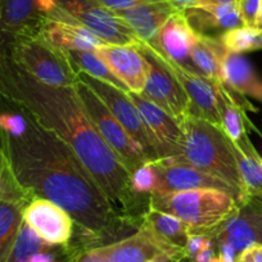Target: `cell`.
Masks as SVG:
<instances>
[{
	"mask_svg": "<svg viewBox=\"0 0 262 262\" xmlns=\"http://www.w3.org/2000/svg\"><path fill=\"white\" fill-rule=\"evenodd\" d=\"M18 137L9 161L17 183L27 195L44 198L71 215L85 230L99 234L117 220V210L88 172L74 150L35 120Z\"/></svg>",
	"mask_w": 262,
	"mask_h": 262,
	"instance_id": "6da1fadb",
	"label": "cell"
},
{
	"mask_svg": "<svg viewBox=\"0 0 262 262\" xmlns=\"http://www.w3.org/2000/svg\"><path fill=\"white\" fill-rule=\"evenodd\" d=\"M17 90L32 120L74 150L117 212L127 210L134 200L131 172L93 125L75 85L42 84L19 69Z\"/></svg>",
	"mask_w": 262,
	"mask_h": 262,
	"instance_id": "7a4b0ae2",
	"label": "cell"
},
{
	"mask_svg": "<svg viewBox=\"0 0 262 262\" xmlns=\"http://www.w3.org/2000/svg\"><path fill=\"white\" fill-rule=\"evenodd\" d=\"M180 127L183 144L180 155L175 157L233 186L241 196V206H246L249 200L239 175L233 145L224 131L194 115L184 118Z\"/></svg>",
	"mask_w": 262,
	"mask_h": 262,
	"instance_id": "3957f363",
	"label": "cell"
},
{
	"mask_svg": "<svg viewBox=\"0 0 262 262\" xmlns=\"http://www.w3.org/2000/svg\"><path fill=\"white\" fill-rule=\"evenodd\" d=\"M149 208L179 217L191 234L217 229L241 211L233 195L216 189L152 194Z\"/></svg>",
	"mask_w": 262,
	"mask_h": 262,
	"instance_id": "277c9868",
	"label": "cell"
},
{
	"mask_svg": "<svg viewBox=\"0 0 262 262\" xmlns=\"http://www.w3.org/2000/svg\"><path fill=\"white\" fill-rule=\"evenodd\" d=\"M14 58L19 69L42 84L53 86L76 84L77 72L64 50L50 44L40 32L19 36L14 48Z\"/></svg>",
	"mask_w": 262,
	"mask_h": 262,
	"instance_id": "5b68a950",
	"label": "cell"
},
{
	"mask_svg": "<svg viewBox=\"0 0 262 262\" xmlns=\"http://www.w3.org/2000/svg\"><path fill=\"white\" fill-rule=\"evenodd\" d=\"M75 88L93 125L128 171L133 173L143 163L149 162L142 147L127 134L97 93L80 77H77Z\"/></svg>",
	"mask_w": 262,
	"mask_h": 262,
	"instance_id": "8992f818",
	"label": "cell"
},
{
	"mask_svg": "<svg viewBox=\"0 0 262 262\" xmlns=\"http://www.w3.org/2000/svg\"><path fill=\"white\" fill-rule=\"evenodd\" d=\"M138 49L148 60V75L144 89L140 94L165 111L180 125L191 115V105L180 82L157 59L149 45L140 40Z\"/></svg>",
	"mask_w": 262,
	"mask_h": 262,
	"instance_id": "52a82bcc",
	"label": "cell"
},
{
	"mask_svg": "<svg viewBox=\"0 0 262 262\" xmlns=\"http://www.w3.org/2000/svg\"><path fill=\"white\" fill-rule=\"evenodd\" d=\"M58 7L75 21L94 32L111 45H134L140 40L115 12L94 3L93 0H57Z\"/></svg>",
	"mask_w": 262,
	"mask_h": 262,
	"instance_id": "ba28073f",
	"label": "cell"
},
{
	"mask_svg": "<svg viewBox=\"0 0 262 262\" xmlns=\"http://www.w3.org/2000/svg\"><path fill=\"white\" fill-rule=\"evenodd\" d=\"M77 77H80L82 81L86 82L97 93L98 97L104 102L108 110L112 112V115L117 118L118 122L127 131V134L142 147L148 160H160L157 153H156L155 147H153L149 131H148L147 126L143 122L139 111L135 107L134 103L131 102L128 95L122 90L113 86V85L94 79V77L89 76L85 72L77 71Z\"/></svg>",
	"mask_w": 262,
	"mask_h": 262,
	"instance_id": "9c48e42d",
	"label": "cell"
},
{
	"mask_svg": "<svg viewBox=\"0 0 262 262\" xmlns=\"http://www.w3.org/2000/svg\"><path fill=\"white\" fill-rule=\"evenodd\" d=\"M149 48L155 53L157 59L180 82L184 92L186 93L190 100L191 115L203 118L223 130L220 111H219V82L212 81L203 75L173 62L172 59L158 52L152 45H149Z\"/></svg>",
	"mask_w": 262,
	"mask_h": 262,
	"instance_id": "30bf717a",
	"label": "cell"
},
{
	"mask_svg": "<svg viewBox=\"0 0 262 262\" xmlns=\"http://www.w3.org/2000/svg\"><path fill=\"white\" fill-rule=\"evenodd\" d=\"M153 166L157 171L158 184L155 193L152 194H167L196 189H216L233 195L241 206V196L233 186L210 173L180 162L175 156L153 161Z\"/></svg>",
	"mask_w": 262,
	"mask_h": 262,
	"instance_id": "8fae6325",
	"label": "cell"
},
{
	"mask_svg": "<svg viewBox=\"0 0 262 262\" xmlns=\"http://www.w3.org/2000/svg\"><path fill=\"white\" fill-rule=\"evenodd\" d=\"M139 111L143 122L149 131L150 139L158 158L179 156L183 144L180 125L158 105L138 93H126Z\"/></svg>",
	"mask_w": 262,
	"mask_h": 262,
	"instance_id": "7c38bea8",
	"label": "cell"
},
{
	"mask_svg": "<svg viewBox=\"0 0 262 262\" xmlns=\"http://www.w3.org/2000/svg\"><path fill=\"white\" fill-rule=\"evenodd\" d=\"M22 219L50 246H66L74 229V219L67 211L44 198H34L22 212Z\"/></svg>",
	"mask_w": 262,
	"mask_h": 262,
	"instance_id": "4fadbf2b",
	"label": "cell"
},
{
	"mask_svg": "<svg viewBox=\"0 0 262 262\" xmlns=\"http://www.w3.org/2000/svg\"><path fill=\"white\" fill-rule=\"evenodd\" d=\"M39 32L50 44L62 50L95 52L98 48L107 45V42L75 21L59 7L45 17Z\"/></svg>",
	"mask_w": 262,
	"mask_h": 262,
	"instance_id": "5bb4252c",
	"label": "cell"
},
{
	"mask_svg": "<svg viewBox=\"0 0 262 262\" xmlns=\"http://www.w3.org/2000/svg\"><path fill=\"white\" fill-rule=\"evenodd\" d=\"M94 53L131 93L140 94L143 92L147 81L148 60L138 47L107 44L98 48Z\"/></svg>",
	"mask_w": 262,
	"mask_h": 262,
	"instance_id": "9a60e30c",
	"label": "cell"
},
{
	"mask_svg": "<svg viewBox=\"0 0 262 262\" xmlns=\"http://www.w3.org/2000/svg\"><path fill=\"white\" fill-rule=\"evenodd\" d=\"M176 9L163 0H145L121 11H112L145 44H153L157 35Z\"/></svg>",
	"mask_w": 262,
	"mask_h": 262,
	"instance_id": "2e32d148",
	"label": "cell"
},
{
	"mask_svg": "<svg viewBox=\"0 0 262 262\" xmlns=\"http://www.w3.org/2000/svg\"><path fill=\"white\" fill-rule=\"evenodd\" d=\"M195 37L196 32L189 25L184 11H176L160 30L156 41L149 45L173 62L196 72L190 60V49Z\"/></svg>",
	"mask_w": 262,
	"mask_h": 262,
	"instance_id": "e0dca14e",
	"label": "cell"
},
{
	"mask_svg": "<svg viewBox=\"0 0 262 262\" xmlns=\"http://www.w3.org/2000/svg\"><path fill=\"white\" fill-rule=\"evenodd\" d=\"M142 228L149 233L162 252L168 254L170 259L178 261L181 257H185L186 241L191 233L180 219L149 208L144 216Z\"/></svg>",
	"mask_w": 262,
	"mask_h": 262,
	"instance_id": "ac0fdd59",
	"label": "cell"
},
{
	"mask_svg": "<svg viewBox=\"0 0 262 262\" xmlns=\"http://www.w3.org/2000/svg\"><path fill=\"white\" fill-rule=\"evenodd\" d=\"M184 14L191 29L206 36H212L213 31H219L221 36L228 30L244 26L238 4H215L201 0L184 9Z\"/></svg>",
	"mask_w": 262,
	"mask_h": 262,
	"instance_id": "d6986e66",
	"label": "cell"
},
{
	"mask_svg": "<svg viewBox=\"0 0 262 262\" xmlns=\"http://www.w3.org/2000/svg\"><path fill=\"white\" fill-rule=\"evenodd\" d=\"M221 82L241 95L262 102V80L252 63L241 53L224 49L220 57Z\"/></svg>",
	"mask_w": 262,
	"mask_h": 262,
	"instance_id": "ffe728a7",
	"label": "cell"
},
{
	"mask_svg": "<svg viewBox=\"0 0 262 262\" xmlns=\"http://www.w3.org/2000/svg\"><path fill=\"white\" fill-rule=\"evenodd\" d=\"M44 19L36 0H0V31L17 37L35 34Z\"/></svg>",
	"mask_w": 262,
	"mask_h": 262,
	"instance_id": "44dd1931",
	"label": "cell"
},
{
	"mask_svg": "<svg viewBox=\"0 0 262 262\" xmlns=\"http://www.w3.org/2000/svg\"><path fill=\"white\" fill-rule=\"evenodd\" d=\"M216 239L230 244L238 254L253 244H262V213L239 211L219 226Z\"/></svg>",
	"mask_w": 262,
	"mask_h": 262,
	"instance_id": "7402d4cb",
	"label": "cell"
},
{
	"mask_svg": "<svg viewBox=\"0 0 262 262\" xmlns=\"http://www.w3.org/2000/svg\"><path fill=\"white\" fill-rule=\"evenodd\" d=\"M248 107L254 108L252 105ZM219 111H220L224 134L229 138V140L239 145L242 149L253 148L251 140L247 137L246 125H244L248 122V118L244 113L246 111L244 104L239 102V98L234 95L233 90L229 89L223 82H219Z\"/></svg>",
	"mask_w": 262,
	"mask_h": 262,
	"instance_id": "603a6c76",
	"label": "cell"
},
{
	"mask_svg": "<svg viewBox=\"0 0 262 262\" xmlns=\"http://www.w3.org/2000/svg\"><path fill=\"white\" fill-rule=\"evenodd\" d=\"M162 252L144 228L134 235L116 243L108 244L104 262H148Z\"/></svg>",
	"mask_w": 262,
	"mask_h": 262,
	"instance_id": "cb8c5ba5",
	"label": "cell"
},
{
	"mask_svg": "<svg viewBox=\"0 0 262 262\" xmlns=\"http://www.w3.org/2000/svg\"><path fill=\"white\" fill-rule=\"evenodd\" d=\"M224 52L219 37L196 34L190 49V60L194 70L207 79L221 82L220 57Z\"/></svg>",
	"mask_w": 262,
	"mask_h": 262,
	"instance_id": "d4e9b609",
	"label": "cell"
},
{
	"mask_svg": "<svg viewBox=\"0 0 262 262\" xmlns=\"http://www.w3.org/2000/svg\"><path fill=\"white\" fill-rule=\"evenodd\" d=\"M231 145L248 200L251 201L253 196H262V157L256 152L254 147L251 149H242L234 143H231Z\"/></svg>",
	"mask_w": 262,
	"mask_h": 262,
	"instance_id": "484cf974",
	"label": "cell"
},
{
	"mask_svg": "<svg viewBox=\"0 0 262 262\" xmlns=\"http://www.w3.org/2000/svg\"><path fill=\"white\" fill-rule=\"evenodd\" d=\"M64 52L76 72H85L89 76L108 82L122 92H130L127 86L111 72L108 66L94 52H84V50H64Z\"/></svg>",
	"mask_w": 262,
	"mask_h": 262,
	"instance_id": "4316f807",
	"label": "cell"
},
{
	"mask_svg": "<svg viewBox=\"0 0 262 262\" xmlns=\"http://www.w3.org/2000/svg\"><path fill=\"white\" fill-rule=\"evenodd\" d=\"M24 203L0 200V262H6L24 221Z\"/></svg>",
	"mask_w": 262,
	"mask_h": 262,
	"instance_id": "83f0119b",
	"label": "cell"
},
{
	"mask_svg": "<svg viewBox=\"0 0 262 262\" xmlns=\"http://www.w3.org/2000/svg\"><path fill=\"white\" fill-rule=\"evenodd\" d=\"M50 247L47 242L42 241L31 226L27 225L25 221H22L21 228L17 234L14 243L9 251L8 257L6 262H29L34 254L39 252L47 251Z\"/></svg>",
	"mask_w": 262,
	"mask_h": 262,
	"instance_id": "f1b7e54d",
	"label": "cell"
},
{
	"mask_svg": "<svg viewBox=\"0 0 262 262\" xmlns=\"http://www.w3.org/2000/svg\"><path fill=\"white\" fill-rule=\"evenodd\" d=\"M221 45L224 49L234 53H247L262 49V35L258 27L242 26L228 30L221 34Z\"/></svg>",
	"mask_w": 262,
	"mask_h": 262,
	"instance_id": "f546056e",
	"label": "cell"
},
{
	"mask_svg": "<svg viewBox=\"0 0 262 262\" xmlns=\"http://www.w3.org/2000/svg\"><path fill=\"white\" fill-rule=\"evenodd\" d=\"M26 198L27 194L13 176L8 158L0 152V200L24 203Z\"/></svg>",
	"mask_w": 262,
	"mask_h": 262,
	"instance_id": "4dcf8cb0",
	"label": "cell"
},
{
	"mask_svg": "<svg viewBox=\"0 0 262 262\" xmlns=\"http://www.w3.org/2000/svg\"><path fill=\"white\" fill-rule=\"evenodd\" d=\"M157 184L158 176L153 161L143 163L131 173V190L134 194L155 193Z\"/></svg>",
	"mask_w": 262,
	"mask_h": 262,
	"instance_id": "1f68e13d",
	"label": "cell"
},
{
	"mask_svg": "<svg viewBox=\"0 0 262 262\" xmlns=\"http://www.w3.org/2000/svg\"><path fill=\"white\" fill-rule=\"evenodd\" d=\"M238 8L244 26L257 27V18L262 0H238Z\"/></svg>",
	"mask_w": 262,
	"mask_h": 262,
	"instance_id": "d6a6232c",
	"label": "cell"
},
{
	"mask_svg": "<svg viewBox=\"0 0 262 262\" xmlns=\"http://www.w3.org/2000/svg\"><path fill=\"white\" fill-rule=\"evenodd\" d=\"M0 127L6 130L11 137H22L26 133L27 122L18 115L4 113L0 115Z\"/></svg>",
	"mask_w": 262,
	"mask_h": 262,
	"instance_id": "836d02e7",
	"label": "cell"
},
{
	"mask_svg": "<svg viewBox=\"0 0 262 262\" xmlns=\"http://www.w3.org/2000/svg\"><path fill=\"white\" fill-rule=\"evenodd\" d=\"M108 246L97 247V248H90L86 251L77 254L72 262H104L107 256Z\"/></svg>",
	"mask_w": 262,
	"mask_h": 262,
	"instance_id": "e575fe53",
	"label": "cell"
},
{
	"mask_svg": "<svg viewBox=\"0 0 262 262\" xmlns=\"http://www.w3.org/2000/svg\"><path fill=\"white\" fill-rule=\"evenodd\" d=\"M208 238L203 234H190L188 236L185 246V257H190L194 259V257L200 253L201 249L206 246Z\"/></svg>",
	"mask_w": 262,
	"mask_h": 262,
	"instance_id": "d590c367",
	"label": "cell"
},
{
	"mask_svg": "<svg viewBox=\"0 0 262 262\" xmlns=\"http://www.w3.org/2000/svg\"><path fill=\"white\" fill-rule=\"evenodd\" d=\"M236 262H262V244H253L242 251Z\"/></svg>",
	"mask_w": 262,
	"mask_h": 262,
	"instance_id": "8d00e7d4",
	"label": "cell"
},
{
	"mask_svg": "<svg viewBox=\"0 0 262 262\" xmlns=\"http://www.w3.org/2000/svg\"><path fill=\"white\" fill-rule=\"evenodd\" d=\"M93 2L110 9V11H121V9L128 8L140 2H145V0H93Z\"/></svg>",
	"mask_w": 262,
	"mask_h": 262,
	"instance_id": "74e56055",
	"label": "cell"
},
{
	"mask_svg": "<svg viewBox=\"0 0 262 262\" xmlns=\"http://www.w3.org/2000/svg\"><path fill=\"white\" fill-rule=\"evenodd\" d=\"M219 243V262H236L238 253L235 249L226 242H217Z\"/></svg>",
	"mask_w": 262,
	"mask_h": 262,
	"instance_id": "f35d334b",
	"label": "cell"
},
{
	"mask_svg": "<svg viewBox=\"0 0 262 262\" xmlns=\"http://www.w3.org/2000/svg\"><path fill=\"white\" fill-rule=\"evenodd\" d=\"M216 253L213 251V247H212V242L211 239H208L206 246L201 249V252L194 257V261L195 262H212L215 259Z\"/></svg>",
	"mask_w": 262,
	"mask_h": 262,
	"instance_id": "ab89813d",
	"label": "cell"
},
{
	"mask_svg": "<svg viewBox=\"0 0 262 262\" xmlns=\"http://www.w3.org/2000/svg\"><path fill=\"white\" fill-rule=\"evenodd\" d=\"M163 2L171 4V6L175 7L176 9L184 11V9L189 8V7H193L194 4L198 3L200 0H163Z\"/></svg>",
	"mask_w": 262,
	"mask_h": 262,
	"instance_id": "60d3db41",
	"label": "cell"
},
{
	"mask_svg": "<svg viewBox=\"0 0 262 262\" xmlns=\"http://www.w3.org/2000/svg\"><path fill=\"white\" fill-rule=\"evenodd\" d=\"M29 262H57V261H55L54 254L42 251V252H39V253L34 254V256L30 258Z\"/></svg>",
	"mask_w": 262,
	"mask_h": 262,
	"instance_id": "b9f144b4",
	"label": "cell"
},
{
	"mask_svg": "<svg viewBox=\"0 0 262 262\" xmlns=\"http://www.w3.org/2000/svg\"><path fill=\"white\" fill-rule=\"evenodd\" d=\"M168 261H170L168 254L165 253V252H160V253L156 254L155 257H152L148 262H168Z\"/></svg>",
	"mask_w": 262,
	"mask_h": 262,
	"instance_id": "7bdbcfd3",
	"label": "cell"
},
{
	"mask_svg": "<svg viewBox=\"0 0 262 262\" xmlns=\"http://www.w3.org/2000/svg\"><path fill=\"white\" fill-rule=\"evenodd\" d=\"M202 2H207V3H215V4H236L238 3V0H202Z\"/></svg>",
	"mask_w": 262,
	"mask_h": 262,
	"instance_id": "ee69618b",
	"label": "cell"
},
{
	"mask_svg": "<svg viewBox=\"0 0 262 262\" xmlns=\"http://www.w3.org/2000/svg\"><path fill=\"white\" fill-rule=\"evenodd\" d=\"M262 24V4H261V8H259L258 12V18H257V26Z\"/></svg>",
	"mask_w": 262,
	"mask_h": 262,
	"instance_id": "f6af8a7d",
	"label": "cell"
},
{
	"mask_svg": "<svg viewBox=\"0 0 262 262\" xmlns=\"http://www.w3.org/2000/svg\"><path fill=\"white\" fill-rule=\"evenodd\" d=\"M257 27H258L259 32H261V35H262V24H261V25H258V26H257Z\"/></svg>",
	"mask_w": 262,
	"mask_h": 262,
	"instance_id": "bcb514c9",
	"label": "cell"
},
{
	"mask_svg": "<svg viewBox=\"0 0 262 262\" xmlns=\"http://www.w3.org/2000/svg\"><path fill=\"white\" fill-rule=\"evenodd\" d=\"M0 152H2V148H0Z\"/></svg>",
	"mask_w": 262,
	"mask_h": 262,
	"instance_id": "7dc6e473",
	"label": "cell"
}]
</instances>
